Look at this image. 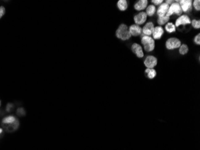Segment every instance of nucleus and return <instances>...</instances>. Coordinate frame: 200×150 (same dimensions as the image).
<instances>
[{
	"label": "nucleus",
	"mask_w": 200,
	"mask_h": 150,
	"mask_svg": "<svg viewBox=\"0 0 200 150\" xmlns=\"http://www.w3.org/2000/svg\"><path fill=\"white\" fill-rule=\"evenodd\" d=\"M116 37L122 40H126L130 39L131 35L129 31L128 28L125 24H121L116 30Z\"/></svg>",
	"instance_id": "1"
},
{
	"label": "nucleus",
	"mask_w": 200,
	"mask_h": 150,
	"mask_svg": "<svg viewBox=\"0 0 200 150\" xmlns=\"http://www.w3.org/2000/svg\"><path fill=\"white\" fill-rule=\"evenodd\" d=\"M141 43L144 45V48L147 52L152 51L155 48V41L148 35H144L141 39Z\"/></svg>",
	"instance_id": "2"
},
{
	"label": "nucleus",
	"mask_w": 200,
	"mask_h": 150,
	"mask_svg": "<svg viewBox=\"0 0 200 150\" xmlns=\"http://www.w3.org/2000/svg\"><path fill=\"white\" fill-rule=\"evenodd\" d=\"M181 45V42L177 38H170L166 42V48L169 50L178 48Z\"/></svg>",
	"instance_id": "3"
},
{
	"label": "nucleus",
	"mask_w": 200,
	"mask_h": 150,
	"mask_svg": "<svg viewBox=\"0 0 200 150\" xmlns=\"http://www.w3.org/2000/svg\"><path fill=\"white\" fill-rule=\"evenodd\" d=\"M182 10L180 6V4L178 2H174V3L171 4L170 7H169V11H168L167 13L166 14V15L169 17V16H171V15H173L174 13L180 15L182 13Z\"/></svg>",
	"instance_id": "4"
},
{
	"label": "nucleus",
	"mask_w": 200,
	"mask_h": 150,
	"mask_svg": "<svg viewBox=\"0 0 200 150\" xmlns=\"http://www.w3.org/2000/svg\"><path fill=\"white\" fill-rule=\"evenodd\" d=\"M145 66L148 69H153L157 65V59L153 56H148L144 62Z\"/></svg>",
	"instance_id": "5"
},
{
	"label": "nucleus",
	"mask_w": 200,
	"mask_h": 150,
	"mask_svg": "<svg viewBox=\"0 0 200 150\" xmlns=\"http://www.w3.org/2000/svg\"><path fill=\"white\" fill-rule=\"evenodd\" d=\"M146 19H147V15L145 12H140L136 16H135L134 18V21L137 25H141L144 23L146 21Z\"/></svg>",
	"instance_id": "6"
},
{
	"label": "nucleus",
	"mask_w": 200,
	"mask_h": 150,
	"mask_svg": "<svg viewBox=\"0 0 200 150\" xmlns=\"http://www.w3.org/2000/svg\"><path fill=\"white\" fill-rule=\"evenodd\" d=\"M180 7L182 10L184 12H187L192 8V1L190 0H182L180 1Z\"/></svg>",
	"instance_id": "7"
},
{
	"label": "nucleus",
	"mask_w": 200,
	"mask_h": 150,
	"mask_svg": "<svg viewBox=\"0 0 200 150\" xmlns=\"http://www.w3.org/2000/svg\"><path fill=\"white\" fill-rule=\"evenodd\" d=\"M169 9V5L167 3L162 4L158 8L157 14L159 17L165 16Z\"/></svg>",
	"instance_id": "8"
},
{
	"label": "nucleus",
	"mask_w": 200,
	"mask_h": 150,
	"mask_svg": "<svg viewBox=\"0 0 200 150\" xmlns=\"http://www.w3.org/2000/svg\"><path fill=\"white\" fill-rule=\"evenodd\" d=\"M154 30V25L153 23L151 22H148L146 25L144 27L142 31L145 35H146L148 36H149L152 34V32Z\"/></svg>",
	"instance_id": "9"
},
{
	"label": "nucleus",
	"mask_w": 200,
	"mask_h": 150,
	"mask_svg": "<svg viewBox=\"0 0 200 150\" xmlns=\"http://www.w3.org/2000/svg\"><path fill=\"white\" fill-rule=\"evenodd\" d=\"M191 23L190 18L186 15H183L177 19L176 21V27H179L180 25H186L190 24Z\"/></svg>",
	"instance_id": "10"
},
{
	"label": "nucleus",
	"mask_w": 200,
	"mask_h": 150,
	"mask_svg": "<svg viewBox=\"0 0 200 150\" xmlns=\"http://www.w3.org/2000/svg\"><path fill=\"white\" fill-rule=\"evenodd\" d=\"M132 51L134 54H136L138 58H142L144 56L142 48L140 45L137 43H134L132 46Z\"/></svg>",
	"instance_id": "11"
},
{
	"label": "nucleus",
	"mask_w": 200,
	"mask_h": 150,
	"mask_svg": "<svg viewBox=\"0 0 200 150\" xmlns=\"http://www.w3.org/2000/svg\"><path fill=\"white\" fill-rule=\"evenodd\" d=\"M129 31L130 32L131 35L137 36V35H139L140 34H141L142 30H141V27H140L138 25H133L129 27Z\"/></svg>",
	"instance_id": "12"
},
{
	"label": "nucleus",
	"mask_w": 200,
	"mask_h": 150,
	"mask_svg": "<svg viewBox=\"0 0 200 150\" xmlns=\"http://www.w3.org/2000/svg\"><path fill=\"white\" fill-rule=\"evenodd\" d=\"M164 34V30L161 27H157L154 28L152 32L153 37L155 39H160Z\"/></svg>",
	"instance_id": "13"
},
{
	"label": "nucleus",
	"mask_w": 200,
	"mask_h": 150,
	"mask_svg": "<svg viewBox=\"0 0 200 150\" xmlns=\"http://www.w3.org/2000/svg\"><path fill=\"white\" fill-rule=\"evenodd\" d=\"M148 1L147 0H141L138 1L134 5V8L137 10H144L148 6Z\"/></svg>",
	"instance_id": "14"
},
{
	"label": "nucleus",
	"mask_w": 200,
	"mask_h": 150,
	"mask_svg": "<svg viewBox=\"0 0 200 150\" xmlns=\"http://www.w3.org/2000/svg\"><path fill=\"white\" fill-rule=\"evenodd\" d=\"M117 7L121 11H125L128 7V4L125 0H119L117 2Z\"/></svg>",
	"instance_id": "15"
},
{
	"label": "nucleus",
	"mask_w": 200,
	"mask_h": 150,
	"mask_svg": "<svg viewBox=\"0 0 200 150\" xmlns=\"http://www.w3.org/2000/svg\"><path fill=\"white\" fill-rule=\"evenodd\" d=\"M15 121H16V118L13 115H10V116L6 117L2 119V123L4 124H12V123H14Z\"/></svg>",
	"instance_id": "16"
},
{
	"label": "nucleus",
	"mask_w": 200,
	"mask_h": 150,
	"mask_svg": "<svg viewBox=\"0 0 200 150\" xmlns=\"http://www.w3.org/2000/svg\"><path fill=\"white\" fill-rule=\"evenodd\" d=\"M145 72L148 73V77L149 79H153L156 75H157V72L153 69H147L145 70Z\"/></svg>",
	"instance_id": "17"
},
{
	"label": "nucleus",
	"mask_w": 200,
	"mask_h": 150,
	"mask_svg": "<svg viewBox=\"0 0 200 150\" xmlns=\"http://www.w3.org/2000/svg\"><path fill=\"white\" fill-rule=\"evenodd\" d=\"M165 30L167 32H175L176 31V27L175 25L173 23H168L165 26Z\"/></svg>",
	"instance_id": "18"
},
{
	"label": "nucleus",
	"mask_w": 200,
	"mask_h": 150,
	"mask_svg": "<svg viewBox=\"0 0 200 150\" xmlns=\"http://www.w3.org/2000/svg\"><path fill=\"white\" fill-rule=\"evenodd\" d=\"M155 10H156L155 7L154 6H153V5H150L147 8L146 13L147 15H149V16H153L154 15Z\"/></svg>",
	"instance_id": "19"
},
{
	"label": "nucleus",
	"mask_w": 200,
	"mask_h": 150,
	"mask_svg": "<svg viewBox=\"0 0 200 150\" xmlns=\"http://www.w3.org/2000/svg\"><path fill=\"white\" fill-rule=\"evenodd\" d=\"M169 17L167 16V15H165V16H163V17H159L158 18V23L159 25H164L165 23H167V22L169 21Z\"/></svg>",
	"instance_id": "20"
},
{
	"label": "nucleus",
	"mask_w": 200,
	"mask_h": 150,
	"mask_svg": "<svg viewBox=\"0 0 200 150\" xmlns=\"http://www.w3.org/2000/svg\"><path fill=\"white\" fill-rule=\"evenodd\" d=\"M180 49H179V52L181 55H185L187 54L188 52V47L186 44H182L180 46Z\"/></svg>",
	"instance_id": "21"
},
{
	"label": "nucleus",
	"mask_w": 200,
	"mask_h": 150,
	"mask_svg": "<svg viewBox=\"0 0 200 150\" xmlns=\"http://www.w3.org/2000/svg\"><path fill=\"white\" fill-rule=\"evenodd\" d=\"M192 24L194 28H200V21H196L193 20L192 22Z\"/></svg>",
	"instance_id": "22"
},
{
	"label": "nucleus",
	"mask_w": 200,
	"mask_h": 150,
	"mask_svg": "<svg viewBox=\"0 0 200 150\" xmlns=\"http://www.w3.org/2000/svg\"><path fill=\"white\" fill-rule=\"evenodd\" d=\"M194 6L195 7V9L199 11L200 10V1L199 0H196L194 1Z\"/></svg>",
	"instance_id": "23"
},
{
	"label": "nucleus",
	"mask_w": 200,
	"mask_h": 150,
	"mask_svg": "<svg viewBox=\"0 0 200 150\" xmlns=\"http://www.w3.org/2000/svg\"><path fill=\"white\" fill-rule=\"evenodd\" d=\"M6 13V8L3 6H0V19H1Z\"/></svg>",
	"instance_id": "24"
},
{
	"label": "nucleus",
	"mask_w": 200,
	"mask_h": 150,
	"mask_svg": "<svg viewBox=\"0 0 200 150\" xmlns=\"http://www.w3.org/2000/svg\"><path fill=\"white\" fill-rule=\"evenodd\" d=\"M194 41L195 43H197V44H200V34H198L195 37V39H194Z\"/></svg>",
	"instance_id": "25"
},
{
	"label": "nucleus",
	"mask_w": 200,
	"mask_h": 150,
	"mask_svg": "<svg viewBox=\"0 0 200 150\" xmlns=\"http://www.w3.org/2000/svg\"><path fill=\"white\" fill-rule=\"evenodd\" d=\"M152 2L153 4H156V5H158V4H161V3L163 2V1H162V0H152Z\"/></svg>",
	"instance_id": "26"
},
{
	"label": "nucleus",
	"mask_w": 200,
	"mask_h": 150,
	"mask_svg": "<svg viewBox=\"0 0 200 150\" xmlns=\"http://www.w3.org/2000/svg\"><path fill=\"white\" fill-rule=\"evenodd\" d=\"M172 2L173 1H166V2L167 4H172Z\"/></svg>",
	"instance_id": "27"
},
{
	"label": "nucleus",
	"mask_w": 200,
	"mask_h": 150,
	"mask_svg": "<svg viewBox=\"0 0 200 150\" xmlns=\"http://www.w3.org/2000/svg\"><path fill=\"white\" fill-rule=\"evenodd\" d=\"M2 131H3V130H2V129H1V128H0V135L2 133Z\"/></svg>",
	"instance_id": "28"
},
{
	"label": "nucleus",
	"mask_w": 200,
	"mask_h": 150,
	"mask_svg": "<svg viewBox=\"0 0 200 150\" xmlns=\"http://www.w3.org/2000/svg\"><path fill=\"white\" fill-rule=\"evenodd\" d=\"M1 101H0V106H1Z\"/></svg>",
	"instance_id": "29"
}]
</instances>
